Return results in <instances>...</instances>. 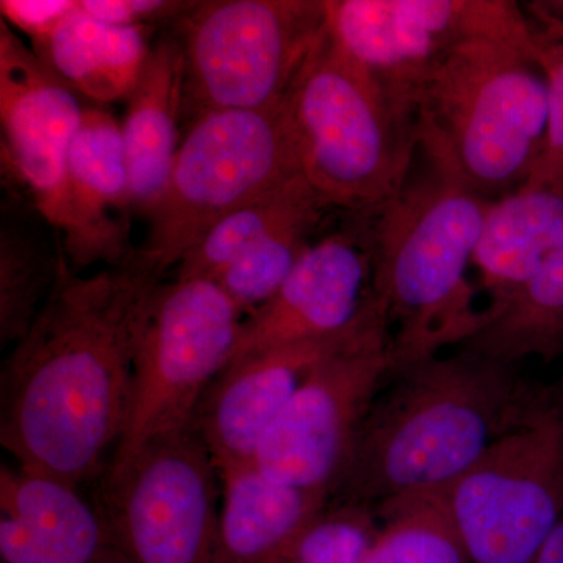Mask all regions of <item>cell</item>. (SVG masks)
<instances>
[{"instance_id":"cell-26","label":"cell","mask_w":563,"mask_h":563,"mask_svg":"<svg viewBox=\"0 0 563 563\" xmlns=\"http://www.w3.org/2000/svg\"><path fill=\"white\" fill-rule=\"evenodd\" d=\"M533 62L547 81V144L542 158L523 188L563 184V0L520 2Z\"/></svg>"},{"instance_id":"cell-7","label":"cell","mask_w":563,"mask_h":563,"mask_svg":"<svg viewBox=\"0 0 563 563\" xmlns=\"http://www.w3.org/2000/svg\"><path fill=\"white\" fill-rule=\"evenodd\" d=\"M325 31V0L195 2L173 29L184 52V120L282 106Z\"/></svg>"},{"instance_id":"cell-19","label":"cell","mask_w":563,"mask_h":563,"mask_svg":"<svg viewBox=\"0 0 563 563\" xmlns=\"http://www.w3.org/2000/svg\"><path fill=\"white\" fill-rule=\"evenodd\" d=\"M220 477L217 563H273L331 504V496L277 483L255 465Z\"/></svg>"},{"instance_id":"cell-13","label":"cell","mask_w":563,"mask_h":563,"mask_svg":"<svg viewBox=\"0 0 563 563\" xmlns=\"http://www.w3.org/2000/svg\"><path fill=\"white\" fill-rule=\"evenodd\" d=\"M84 109L76 92L0 21L3 173L57 232L65 257L77 240L68 155Z\"/></svg>"},{"instance_id":"cell-14","label":"cell","mask_w":563,"mask_h":563,"mask_svg":"<svg viewBox=\"0 0 563 563\" xmlns=\"http://www.w3.org/2000/svg\"><path fill=\"white\" fill-rule=\"evenodd\" d=\"M350 217L339 231L314 240L272 301L243 318L229 363L284 344L339 335L373 312L377 301L369 217Z\"/></svg>"},{"instance_id":"cell-3","label":"cell","mask_w":563,"mask_h":563,"mask_svg":"<svg viewBox=\"0 0 563 563\" xmlns=\"http://www.w3.org/2000/svg\"><path fill=\"white\" fill-rule=\"evenodd\" d=\"M422 169L369 217L373 291L388 331L393 374L461 347L483 310L468 272L492 206L450 163L418 144Z\"/></svg>"},{"instance_id":"cell-29","label":"cell","mask_w":563,"mask_h":563,"mask_svg":"<svg viewBox=\"0 0 563 563\" xmlns=\"http://www.w3.org/2000/svg\"><path fill=\"white\" fill-rule=\"evenodd\" d=\"M192 5L180 0H80V9L96 20L146 29L163 22L176 24Z\"/></svg>"},{"instance_id":"cell-4","label":"cell","mask_w":563,"mask_h":563,"mask_svg":"<svg viewBox=\"0 0 563 563\" xmlns=\"http://www.w3.org/2000/svg\"><path fill=\"white\" fill-rule=\"evenodd\" d=\"M548 122L547 81L528 36L462 44L433 70L417 103L418 144L490 201L531 179Z\"/></svg>"},{"instance_id":"cell-18","label":"cell","mask_w":563,"mask_h":563,"mask_svg":"<svg viewBox=\"0 0 563 563\" xmlns=\"http://www.w3.org/2000/svg\"><path fill=\"white\" fill-rule=\"evenodd\" d=\"M121 121L133 213L150 220L168 184L185 114V62L176 33L155 41Z\"/></svg>"},{"instance_id":"cell-24","label":"cell","mask_w":563,"mask_h":563,"mask_svg":"<svg viewBox=\"0 0 563 563\" xmlns=\"http://www.w3.org/2000/svg\"><path fill=\"white\" fill-rule=\"evenodd\" d=\"M331 210L306 177H298L217 222L174 269V279H214L277 233L296 225L322 224Z\"/></svg>"},{"instance_id":"cell-12","label":"cell","mask_w":563,"mask_h":563,"mask_svg":"<svg viewBox=\"0 0 563 563\" xmlns=\"http://www.w3.org/2000/svg\"><path fill=\"white\" fill-rule=\"evenodd\" d=\"M391 372L387 325L325 358L266 432L254 465L277 483L332 499L362 422Z\"/></svg>"},{"instance_id":"cell-17","label":"cell","mask_w":563,"mask_h":563,"mask_svg":"<svg viewBox=\"0 0 563 563\" xmlns=\"http://www.w3.org/2000/svg\"><path fill=\"white\" fill-rule=\"evenodd\" d=\"M70 201L77 240L66 255L74 273L96 263L117 265L133 250L131 173L121 121L103 107H85L68 155Z\"/></svg>"},{"instance_id":"cell-8","label":"cell","mask_w":563,"mask_h":563,"mask_svg":"<svg viewBox=\"0 0 563 563\" xmlns=\"http://www.w3.org/2000/svg\"><path fill=\"white\" fill-rule=\"evenodd\" d=\"M243 318L217 280L163 282L141 324L128 424L106 473L191 424L203 393L231 361Z\"/></svg>"},{"instance_id":"cell-20","label":"cell","mask_w":563,"mask_h":563,"mask_svg":"<svg viewBox=\"0 0 563 563\" xmlns=\"http://www.w3.org/2000/svg\"><path fill=\"white\" fill-rule=\"evenodd\" d=\"M563 246V184L521 188L496 199L474 254L488 306L523 287Z\"/></svg>"},{"instance_id":"cell-5","label":"cell","mask_w":563,"mask_h":563,"mask_svg":"<svg viewBox=\"0 0 563 563\" xmlns=\"http://www.w3.org/2000/svg\"><path fill=\"white\" fill-rule=\"evenodd\" d=\"M303 177L332 210L372 217L409 177L417 128L328 31L285 98Z\"/></svg>"},{"instance_id":"cell-21","label":"cell","mask_w":563,"mask_h":563,"mask_svg":"<svg viewBox=\"0 0 563 563\" xmlns=\"http://www.w3.org/2000/svg\"><path fill=\"white\" fill-rule=\"evenodd\" d=\"M152 32L96 20L79 0V9L32 51L66 87L102 107L128 101L154 46Z\"/></svg>"},{"instance_id":"cell-11","label":"cell","mask_w":563,"mask_h":563,"mask_svg":"<svg viewBox=\"0 0 563 563\" xmlns=\"http://www.w3.org/2000/svg\"><path fill=\"white\" fill-rule=\"evenodd\" d=\"M325 11L336 43L415 128L422 87L457 47L528 36L520 2L512 0H325Z\"/></svg>"},{"instance_id":"cell-27","label":"cell","mask_w":563,"mask_h":563,"mask_svg":"<svg viewBox=\"0 0 563 563\" xmlns=\"http://www.w3.org/2000/svg\"><path fill=\"white\" fill-rule=\"evenodd\" d=\"M320 228L321 224H302L277 233L236 258L213 280L246 318L272 301L312 246Z\"/></svg>"},{"instance_id":"cell-28","label":"cell","mask_w":563,"mask_h":563,"mask_svg":"<svg viewBox=\"0 0 563 563\" xmlns=\"http://www.w3.org/2000/svg\"><path fill=\"white\" fill-rule=\"evenodd\" d=\"M377 531L369 507L331 503L273 563H363Z\"/></svg>"},{"instance_id":"cell-9","label":"cell","mask_w":563,"mask_h":563,"mask_svg":"<svg viewBox=\"0 0 563 563\" xmlns=\"http://www.w3.org/2000/svg\"><path fill=\"white\" fill-rule=\"evenodd\" d=\"M440 493L470 563H531L563 515V404H547Z\"/></svg>"},{"instance_id":"cell-31","label":"cell","mask_w":563,"mask_h":563,"mask_svg":"<svg viewBox=\"0 0 563 563\" xmlns=\"http://www.w3.org/2000/svg\"><path fill=\"white\" fill-rule=\"evenodd\" d=\"M531 563H563V515Z\"/></svg>"},{"instance_id":"cell-6","label":"cell","mask_w":563,"mask_h":563,"mask_svg":"<svg viewBox=\"0 0 563 563\" xmlns=\"http://www.w3.org/2000/svg\"><path fill=\"white\" fill-rule=\"evenodd\" d=\"M303 177L285 102L210 111L188 122L139 254L166 276L233 210Z\"/></svg>"},{"instance_id":"cell-2","label":"cell","mask_w":563,"mask_h":563,"mask_svg":"<svg viewBox=\"0 0 563 563\" xmlns=\"http://www.w3.org/2000/svg\"><path fill=\"white\" fill-rule=\"evenodd\" d=\"M391 377L362 422L331 503L374 510L442 492L554 399L525 383L515 365L465 350Z\"/></svg>"},{"instance_id":"cell-1","label":"cell","mask_w":563,"mask_h":563,"mask_svg":"<svg viewBox=\"0 0 563 563\" xmlns=\"http://www.w3.org/2000/svg\"><path fill=\"white\" fill-rule=\"evenodd\" d=\"M165 276L133 250L57 285L0 373V443L27 472L80 488L124 435L141 324Z\"/></svg>"},{"instance_id":"cell-22","label":"cell","mask_w":563,"mask_h":563,"mask_svg":"<svg viewBox=\"0 0 563 563\" xmlns=\"http://www.w3.org/2000/svg\"><path fill=\"white\" fill-rule=\"evenodd\" d=\"M66 258L49 222L21 192L2 202L0 220V344L20 342L57 285Z\"/></svg>"},{"instance_id":"cell-10","label":"cell","mask_w":563,"mask_h":563,"mask_svg":"<svg viewBox=\"0 0 563 563\" xmlns=\"http://www.w3.org/2000/svg\"><path fill=\"white\" fill-rule=\"evenodd\" d=\"M99 509L131 563H217L222 483L195 422L106 473Z\"/></svg>"},{"instance_id":"cell-25","label":"cell","mask_w":563,"mask_h":563,"mask_svg":"<svg viewBox=\"0 0 563 563\" xmlns=\"http://www.w3.org/2000/svg\"><path fill=\"white\" fill-rule=\"evenodd\" d=\"M374 512L379 531L363 563H470L442 493L404 496Z\"/></svg>"},{"instance_id":"cell-30","label":"cell","mask_w":563,"mask_h":563,"mask_svg":"<svg viewBox=\"0 0 563 563\" xmlns=\"http://www.w3.org/2000/svg\"><path fill=\"white\" fill-rule=\"evenodd\" d=\"M79 9V0H2L0 13L13 31H20L38 49L58 31L70 14Z\"/></svg>"},{"instance_id":"cell-15","label":"cell","mask_w":563,"mask_h":563,"mask_svg":"<svg viewBox=\"0 0 563 563\" xmlns=\"http://www.w3.org/2000/svg\"><path fill=\"white\" fill-rule=\"evenodd\" d=\"M380 325L388 328L377 303L339 335L284 344L229 363L203 393L192 418L218 472L254 465L266 432L317 366Z\"/></svg>"},{"instance_id":"cell-16","label":"cell","mask_w":563,"mask_h":563,"mask_svg":"<svg viewBox=\"0 0 563 563\" xmlns=\"http://www.w3.org/2000/svg\"><path fill=\"white\" fill-rule=\"evenodd\" d=\"M2 563H131L98 504L80 488L3 463Z\"/></svg>"},{"instance_id":"cell-23","label":"cell","mask_w":563,"mask_h":563,"mask_svg":"<svg viewBox=\"0 0 563 563\" xmlns=\"http://www.w3.org/2000/svg\"><path fill=\"white\" fill-rule=\"evenodd\" d=\"M461 350L515 365L528 357L551 362L563 352V246L523 287L498 306Z\"/></svg>"}]
</instances>
